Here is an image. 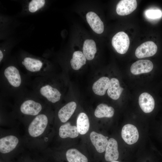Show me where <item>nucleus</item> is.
I'll return each mask as SVG.
<instances>
[{
    "label": "nucleus",
    "mask_w": 162,
    "mask_h": 162,
    "mask_svg": "<svg viewBox=\"0 0 162 162\" xmlns=\"http://www.w3.org/2000/svg\"><path fill=\"white\" fill-rule=\"evenodd\" d=\"M30 77L15 65H6L0 72V99H14L28 91L32 81Z\"/></svg>",
    "instance_id": "obj_1"
},
{
    "label": "nucleus",
    "mask_w": 162,
    "mask_h": 162,
    "mask_svg": "<svg viewBox=\"0 0 162 162\" xmlns=\"http://www.w3.org/2000/svg\"><path fill=\"white\" fill-rule=\"evenodd\" d=\"M14 115L31 120L45 110L49 105L31 89L14 99Z\"/></svg>",
    "instance_id": "obj_2"
},
{
    "label": "nucleus",
    "mask_w": 162,
    "mask_h": 162,
    "mask_svg": "<svg viewBox=\"0 0 162 162\" xmlns=\"http://www.w3.org/2000/svg\"><path fill=\"white\" fill-rule=\"evenodd\" d=\"M55 81L52 74L36 77L32 80L30 87L34 94L50 105L59 102L62 96L60 90L55 86Z\"/></svg>",
    "instance_id": "obj_3"
},
{
    "label": "nucleus",
    "mask_w": 162,
    "mask_h": 162,
    "mask_svg": "<svg viewBox=\"0 0 162 162\" xmlns=\"http://www.w3.org/2000/svg\"><path fill=\"white\" fill-rule=\"evenodd\" d=\"M21 63L29 76H43L52 74L47 61L30 56H24Z\"/></svg>",
    "instance_id": "obj_4"
},
{
    "label": "nucleus",
    "mask_w": 162,
    "mask_h": 162,
    "mask_svg": "<svg viewBox=\"0 0 162 162\" xmlns=\"http://www.w3.org/2000/svg\"><path fill=\"white\" fill-rule=\"evenodd\" d=\"M49 106L43 112L31 119L28 133L31 137H39L44 133L49 121Z\"/></svg>",
    "instance_id": "obj_5"
},
{
    "label": "nucleus",
    "mask_w": 162,
    "mask_h": 162,
    "mask_svg": "<svg viewBox=\"0 0 162 162\" xmlns=\"http://www.w3.org/2000/svg\"><path fill=\"white\" fill-rule=\"evenodd\" d=\"M112 44L118 53L124 54L126 52L128 49L130 45L129 38L125 32H119L113 37Z\"/></svg>",
    "instance_id": "obj_6"
},
{
    "label": "nucleus",
    "mask_w": 162,
    "mask_h": 162,
    "mask_svg": "<svg viewBox=\"0 0 162 162\" xmlns=\"http://www.w3.org/2000/svg\"><path fill=\"white\" fill-rule=\"evenodd\" d=\"M158 47L156 44L152 41L143 43L136 49V56L139 58L152 56L157 52Z\"/></svg>",
    "instance_id": "obj_7"
},
{
    "label": "nucleus",
    "mask_w": 162,
    "mask_h": 162,
    "mask_svg": "<svg viewBox=\"0 0 162 162\" xmlns=\"http://www.w3.org/2000/svg\"><path fill=\"white\" fill-rule=\"evenodd\" d=\"M122 137L128 144L132 145L136 142L139 138V134L136 128L130 124L125 125L122 128Z\"/></svg>",
    "instance_id": "obj_8"
},
{
    "label": "nucleus",
    "mask_w": 162,
    "mask_h": 162,
    "mask_svg": "<svg viewBox=\"0 0 162 162\" xmlns=\"http://www.w3.org/2000/svg\"><path fill=\"white\" fill-rule=\"evenodd\" d=\"M19 140L16 136L12 135H7L0 139V152L2 154L9 153L17 147Z\"/></svg>",
    "instance_id": "obj_9"
},
{
    "label": "nucleus",
    "mask_w": 162,
    "mask_h": 162,
    "mask_svg": "<svg viewBox=\"0 0 162 162\" xmlns=\"http://www.w3.org/2000/svg\"><path fill=\"white\" fill-rule=\"evenodd\" d=\"M153 68L152 62L148 60H140L136 61L131 65L130 70L134 75L147 73L151 72Z\"/></svg>",
    "instance_id": "obj_10"
},
{
    "label": "nucleus",
    "mask_w": 162,
    "mask_h": 162,
    "mask_svg": "<svg viewBox=\"0 0 162 162\" xmlns=\"http://www.w3.org/2000/svg\"><path fill=\"white\" fill-rule=\"evenodd\" d=\"M137 6L136 0H122L117 5L116 12L120 16L128 15L134 11Z\"/></svg>",
    "instance_id": "obj_11"
},
{
    "label": "nucleus",
    "mask_w": 162,
    "mask_h": 162,
    "mask_svg": "<svg viewBox=\"0 0 162 162\" xmlns=\"http://www.w3.org/2000/svg\"><path fill=\"white\" fill-rule=\"evenodd\" d=\"M90 138L92 144L98 152L102 153L105 151L108 142V137L93 131L90 134Z\"/></svg>",
    "instance_id": "obj_12"
},
{
    "label": "nucleus",
    "mask_w": 162,
    "mask_h": 162,
    "mask_svg": "<svg viewBox=\"0 0 162 162\" xmlns=\"http://www.w3.org/2000/svg\"><path fill=\"white\" fill-rule=\"evenodd\" d=\"M87 21L92 30L96 33L100 34L104 29L103 22L94 12L90 11L86 15Z\"/></svg>",
    "instance_id": "obj_13"
},
{
    "label": "nucleus",
    "mask_w": 162,
    "mask_h": 162,
    "mask_svg": "<svg viewBox=\"0 0 162 162\" xmlns=\"http://www.w3.org/2000/svg\"><path fill=\"white\" fill-rule=\"evenodd\" d=\"M139 103L141 109L146 113L151 112L154 108L155 100L153 97L147 92L143 93L140 95Z\"/></svg>",
    "instance_id": "obj_14"
},
{
    "label": "nucleus",
    "mask_w": 162,
    "mask_h": 162,
    "mask_svg": "<svg viewBox=\"0 0 162 162\" xmlns=\"http://www.w3.org/2000/svg\"><path fill=\"white\" fill-rule=\"evenodd\" d=\"M118 157L117 142L114 139L110 138L108 141L105 149V159L107 161H116Z\"/></svg>",
    "instance_id": "obj_15"
},
{
    "label": "nucleus",
    "mask_w": 162,
    "mask_h": 162,
    "mask_svg": "<svg viewBox=\"0 0 162 162\" xmlns=\"http://www.w3.org/2000/svg\"><path fill=\"white\" fill-rule=\"evenodd\" d=\"M76 107V103L74 101H71L60 108L57 114L60 121L62 123L67 122L73 114Z\"/></svg>",
    "instance_id": "obj_16"
},
{
    "label": "nucleus",
    "mask_w": 162,
    "mask_h": 162,
    "mask_svg": "<svg viewBox=\"0 0 162 162\" xmlns=\"http://www.w3.org/2000/svg\"><path fill=\"white\" fill-rule=\"evenodd\" d=\"M79 134L77 127L71 125L68 122L62 125L59 129V135L63 139L75 138L78 136Z\"/></svg>",
    "instance_id": "obj_17"
},
{
    "label": "nucleus",
    "mask_w": 162,
    "mask_h": 162,
    "mask_svg": "<svg viewBox=\"0 0 162 162\" xmlns=\"http://www.w3.org/2000/svg\"><path fill=\"white\" fill-rule=\"evenodd\" d=\"M110 82V80L107 77L103 76L100 78L93 84L92 87L93 91L96 94L104 95L109 87Z\"/></svg>",
    "instance_id": "obj_18"
},
{
    "label": "nucleus",
    "mask_w": 162,
    "mask_h": 162,
    "mask_svg": "<svg viewBox=\"0 0 162 162\" xmlns=\"http://www.w3.org/2000/svg\"><path fill=\"white\" fill-rule=\"evenodd\" d=\"M123 89V88L120 86L118 80L113 78L110 80L107 93L108 96L111 98L117 100L119 98Z\"/></svg>",
    "instance_id": "obj_19"
},
{
    "label": "nucleus",
    "mask_w": 162,
    "mask_h": 162,
    "mask_svg": "<svg viewBox=\"0 0 162 162\" xmlns=\"http://www.w3.org/2000/svg\"><path fill=\"white\" fill-rule=\"evenodd\" d=\"M83 52L87 59L88 60H92L97 52L95 41L92 39H86L85 40L83 44Z\"/></svg>",
    "instance_id": "obj_20"
},
{
    "label": "nucleus",
    "mask_w": 162,
    "mask_h": 162,
    "mask_svg": "<svg viewBox=\"0 0 162 162\" xmlns=\"http://www.w3.org/2000/svg\"><path fill=\"white\" fill-rule=\"evenodd\" d=\"M89 122L88 116L84 112H81L78 115L76 121V127L79 133L85 134L89 128Z\"/></svg>",
    "instance_id": "obj_21"
},
{
    "label": "nucleus",
    "mask_w": 162,
    "mask_h": 162,
    "mask_svg": "<svg viewBox=\"0 0 162 162\" xmlns=\"http://www.w3.org/2000/svg\"><path fill=\"white\" fill-rule=\"evenodd\" d=\"M114 108L104 104L98 105L94 111V115L97 118H111L114 113Z\"/></svg>",
    "instance_id": "obj_22"
},
{
    "label": "nucleus",
    "mask_w": 162,
    "mask_h": 162,
    "mask_svg": "<svg viewBox=\"0 0 162 162\" xmlns=\"http://www.w3.org/2000/svg\"><path fill=\"white\" fill-rule=\"evenodd\" d=\"M86 58L83 53L81 51L74 52L72 58L70 61V64L72 68L76 70L80 69L86 63Z\"/></svg>",
    "instance_id": "obj_23"
},
{
    "label": "nucleus",
    "mask_w": 162,
    "mask_h": 162,
    "mask_svg": "<svg viewBox=\"0 0 162 162\" xmlns=\"http://www.w3.org/2000/svg\"><path fill=\"white\" fill-rule=\"evenodd\" d=\"M67 159L68 162H88L87 158L80 151L75 148H71L66 153Z\"/></svg>",
    "instance_id": "obj_24"
},
{
    "label": "nucleus",
    "mask_w": 162,
    "mask_h": 162,
    "mask_svg": "<svg viewBox=\"0 0 162 162\" xmlns=\"http://www.w3.org/2000/svg\"><path fill=\"white\" fill-rule=\"evenodd\" d=\"M45 1L44 0H32L28 4V10L31 13H34L43 7Z\"/></svg>",
    "instance_id": "obj_25"
},
{
    "label": "nucleus",
    "mask_w": 162,
    "mask_h": 162,
    "mask_svg": "<svg viewBox=\"0 0 162 162\" xmlns=\"http://www.w3.org/2000/svg\"><path fill=\"white\" fill-rule=\"evenodd\" d=\"M145 15L147 17L150 19H156L162 16V12L159 10H150L146 11Z\"/></svg>",
    "instance_id": "obj_26"
},
{
    "label": "nucleus",
    "mask_w": 162,
    "mask_h": 162,
    "mask_svg": "<svg viewBox=\"0 0 162 162\" xmlns=\"http://www.w3.org/2000/svg\"><path fill=\"white\" fill-rule=\"evenodd\" d=\"M110 162H119L117 161H111Z\"/></svg>",
    "instance_id": "obj_27"
}]
</instances>
